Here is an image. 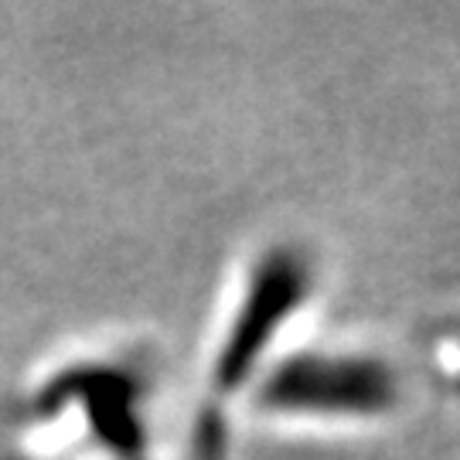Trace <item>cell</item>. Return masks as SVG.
Here are the masks:
<instances>
[{"instance_id":"obj_2","label":"cell","mask_w":460,"mask_h":460,"mask_svg":"<svg viewBox=\"0 0 460 460\" xmlns=\"http://www.w3.org/2000/svg\"><path fill=\"white\" fill-rule=\"evenodd\" d=\"M304 290H307V266L294 252H277L256 270L246 290V304L218 351V368H215L218 385L226 389L243 385L260 351L273 341L277 328L304 300Z\"/></svg>"},{"instance_id":"obj_1","label":"cell","mask_w":460,"mask_h":460,"mask_svg":"<svg viewBox=\"0 0 460 460\" xmlns=\"http://www.w3.org/2000/svg\"><path fill=\"white\" fill-rule=\"evenodd\" d=\"M395 399L393 376L365 358H296L266 385V402L287 412H378Z\"/></svg>"}]
</instances>
